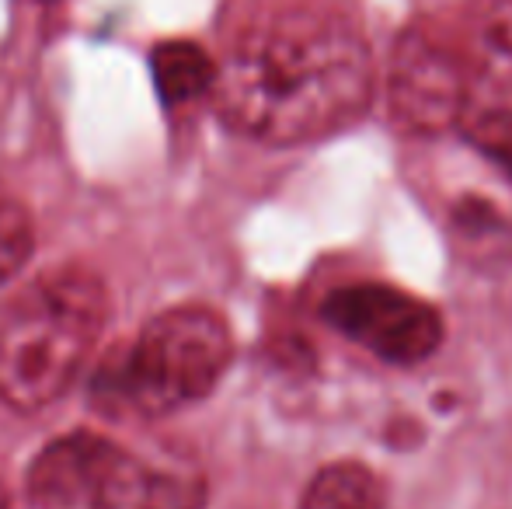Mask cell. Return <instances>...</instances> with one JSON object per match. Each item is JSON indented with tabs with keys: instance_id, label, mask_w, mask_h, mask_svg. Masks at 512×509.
<instances>
[{
	"instance_id": "obj_9",
	"label": "cell",
	"mask_w": 512,
	"mask_h": 509,
	"mask_svg": "<svg viewBox=\"0 0 512 509\" xmlns=\"http://www.w3.org/2000/svg\"><path fill=\"white\" fill-rule=\"evenodd\" d=\"M150 77H154L157 98L168 109H182V105L213 95L220 81V63L199 42L171 39L150 53Z\"/></svg>"
},
{
	"instance_id": "obj_6",
	"label": "cell",
	"mask_w": 512,
	"mask_h": 509,
	"mask_svg": "<svg viewBox=\"0 0 512 509\" xmlns=\"http://www.w3.org/2000/svg\"><path fill=\"white\" fill-rule=\"evenodd\" d=\"M122 454L126 450L102 433L77 429V433L60 436L49 447H42V454L28 468V499L42 509H91Z\"/></svg>"
},
{
	"instance_id": "obj_11",
	"label": "cell",
	"mask_w": 512,
	"mask_h": 509,
	"mask_svg": "<svg viewBox=\"0 0 512 509\" xmlns=\"http://www.w3.org/2000/svg\"><path fill=\"white\" fill-rule=\"evenodd\" d=\"M460 140L492 161L512 182V109L509 105H474L460 123Z\"/></svg>"
},
{
	"instance_id": "obj_13",
	"label": "cell",
	"mask_w": 512,
	"mask_h": 509,
	"mask_svg": "<svg viewBox=\"0 0 512 509\" xmlns=\"http://www.w3.org/2000/svg\"><path fill=\"white\" fill-rule=\"evenodd\" d=\"M453 224H457L460 231L474 234V238H488L492 231H502V227H506V217H502L488 199L467 196V199H460L457 210H453Z\"/></svg>"
},
{
	"instance_id": "obj_10",
	"label": "cell",
	"mask_w": 512,
	"mask_h": 509,
	"mask_svg": "<svg viewBox=\"0 0 512 509\" xmlns=\"http://www.w3.org/2000/svg\"><path fill=\"white\" fill-rule=\"evenodd\" d=\"M300 509H387V485L363 461H331L307 482Z\"/></svg>"
},
{
	"instance_id": "obj_8",
	"label": "cell",
	"mask_w": 512,
	"mask_h": 509,
	"mask_svg": "<svg viewBox=\"0 0 512 509\" xmlns=\"http://www.w3.org/2000/svg\"><path fill=\"white\" fill-rule=\"evenodd\" d=\"M457 46L478 91L512 95V0H474Z\"/></svg>"
},
{
	"instance_id": "obj_15",
	"label": "cell",
	"mask_w": 512,
	"mask_h": 509,
	"mask_svg": "<svg viewBox=\"0 0 512 509\" xmlns=\"http://www.w3.org/2000/svg\"><path fill=\"white\" fill-rule=\"evenodd\" d=\"M32 4H49V0H32Z\"/></svg>"
},
{
	"instance_id": "obj_2",
	"label": "cell",
	"mask_w": 512,
	"mask_h": 509,
	"mask_svg": "<svg viewBox=\"0 0 512 509\" xmlns=\"http://www.w3.org/2000/svg\"><path fill=\"white\" fill-rule=\"evenodd\" d=\"M108 321L102 276L81 265L53 269L0 314V405L39 412L77 381Z\"/></svg>"
},
{
	"instance_id": "obj_4",
	"label": "cell",
	"mask_w": 512,
	"mask_h": 509,
	"mask_svg": "<svg viewBox=\"0 0 512 509\" xmlns=\"http://www.w3.org/2000/svg\"><path fill=\"white\" fill-rule=\"evenodd\" d=\"M478 105V84L457 39L436 25H408L394 39L387 63V109L391 123L408 136L457 133Z\"/></svg>"
},
{
	"instance_id": "obj_5",
	"label": "cell",
	"mask_w": 512,
	"mask_h": 509,
	"mask_svg": "<svg viewBox=\"0 0 512 509\" xmlns=\"http://www.w3.org/2000/svg\"><path fill=\"white\" fill-rule=\"evenodd\" d=\"M317 314L387 367H422L446 342V318L432 300L373 279L328 290Z\"/></svg>"
},
{
	"instance_id": "obj_14",
	"label": "cell",
	"mask_w": 512,
	"mask_h": 509,
	"mask_svg": "<svg viewBox=\"0 0 512 509\" xmlns=\"http://www.w3.org/2000/svg\"><path fill=\"white\" fill-rule=\"evenodd\" d=\"M0 509H11V503H7V492H4V485H0Z\"/></svg>"
},
{
	"instance_id": "obj_7",
	"label": "cell",
	"mask_w": 512,
	"mask_h": 509,
	"mask_svg": "<svg viewBox=\"0 0 512 509\" xmlns=\"http://www.w3.org/2000/svg\"><path fill=\"white\" fill-rule=\"evenodd\" d=\"M203 471L182 461H147L122 454L91 509H206Z\"/></svg>"
},
{
	"instance_id": "obj_1",
	"label": "cell",
	"mask_w": 512,
	"mask_h": 509,
	"mask_svg": "<svg viewBox=\"0 0 512 509\" xmlns=\"http://www.w3.org/2000/svg\"><path fill=\"white\" fill-rule=\"evenodd\" d=\"M377 95L373 46L356 18L297 4L255 21L220 63L213 102L234 133L272 147L328 140Z\"/></svg>"
},
{
	"instance_id": "obj_3",
	"label": "cell",
	"mask_w": 512,
	"mask_h": 509,
	"mask_svg": "<svg viewBox=\"0 0 512 509\" xmlns=\"http://www.w3.org/2000/svg\"><path fill=\"white\" fill-rule=\"evenodd\" d=\"M234 363V335L220 311L178 304L115 349L91 381V401L115 419H157L216 391Z\"/></svg>"
},
{
	"instance_id": "obj_12",
	"label": "cell",
	"mask_w": 512,
	"mask_h": 509,
	"mask_svg": "<svg viewBox=\"0 0 512 509\" xmlns=\"http://www.w3.org/2000/svg\"><path fill=\"white\" fill-rule=\"evenodd\" d=\"M35 252V227L25 203L0 192V286L11 283Z\"/></svg>"
}]
</instances>
